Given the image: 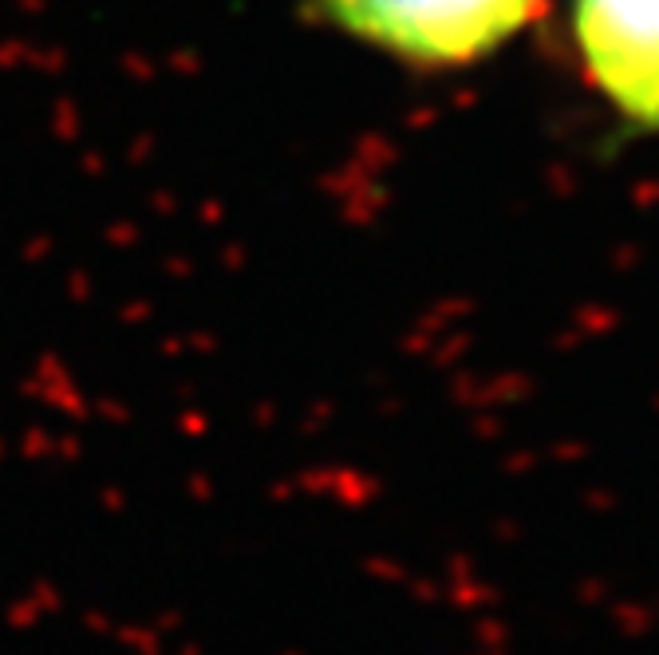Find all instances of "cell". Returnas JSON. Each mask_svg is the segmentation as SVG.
Here are the masks:
<instances>
[{"label": "cell", "mask_w": 659, "mask_h": 655, "mask_svg": "<svg viewBox=\"0 0 659 655\" xmlns=\"http://www.w3.org/2000/svg\"><path fill=\"white\" fill-rule=\"evenodd\" d=\"M304 12L414 72H462L533 29L545 0H304Z\"/></svg>", "instance_id": "obj_1"}, {"label": "cell", "mask_w": 659, "mask_h": 655, "mask_svg": "<svg viewBox=\"0 0 659 655\" xmlns=\"http://www.w3.org/2000/svg\"><path fill=\"white\" fill-rule=\"evenodd\" d=\"M569 36L616 139L659 135V0H569Z\"/></svg>", "instance_id": "obj_2"}]
</instances>
